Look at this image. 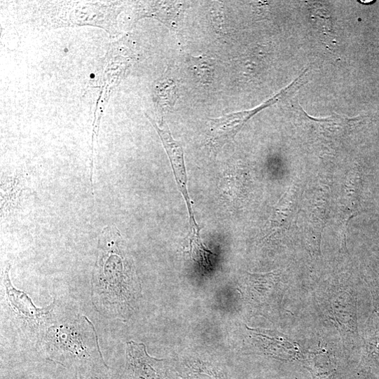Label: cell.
<instances>
[{
  "mask_svg": "<svg viewBox=\"0 0 379 379\" xmlns=\"http://www.w3.org/2000/svg\"><path fill=\"white\" fill-rule=\"evenodd\" d=\"M127 261L118 230L106 228L100 237L93 273L92 301L98 311L109 318L122 315L131 298Z\"/></svg>",
  "mask_w": 379,
  "mask_h": 379,
  "instance_id": "6da1fadb",
  "label": "cell"
},
{
  "mask_svg": "<svg viewBox=\"0 0 379 379\" xmlns=\"http://www.w3.org/2000/svg\"><path fill=\"white\" fill-rule=\"evenodd\" d=\"M46 345L50 357L64 365L106 366L94 324L85 316L48 329Z\"/></svg>",
  "mask_w": 379,
  "mask_h": 379,
  "instance_id": "7a4b0ae2",
  "label": "cell"
},
{
  "mask_svg": "<svg viewBox=\"0 0 379 379\" xmlns=\"http://www.w3.org/2000/svg\"><path fill=\"white\" fill-rule=\"evenodd\" d=\"M297 88L298 85L294 83L282 92L255 109L234 113L219 118L210 120L208 130V144L210 148L215 151L220 150L235 138L246 122L252 116L263 109L276 103L281 97Z\"/></svg>",
  "mask_w": 379,
  "mask_h": 379,
  "instance_id": "3957f363",
  "label": "cell"
},
{
  "mask_svg": "<svg viewBox=\"0 0 379 379\" xmlns=\"http://www.w3.org/2000/svg\"><path fill=\"white\" fill-rule=\"evenodd\" d=\"M127 364L125 379H170L165 359L151 357L144 343H127Z\"/></svg>",
  "mask_w": 379,
  "mask_h": 379,
  "instance_id": "277c9868",
  "label": "cell"
},
{
  "mask_svg": "<svg viewBox=\"0 0 379 379\" xmlns=\"http://www.w3.org/2000/svg\"><path fill=\"white\" fill-rule=\"evenodd\" d=\"M11 268V265H8L4 273V285L11 307L20 317L34 325L48 322L54 308V303L46 308H37L25 292L18 290L13 285L10 277Z\"/></svg>",
  "mask_w": 379,
  "mask_h": 379,
  "instance_id": "5b68a950",
  "label": "cell"
},
{
  "mask_svg": "<svg viewBox=\"0 0 379 379\" xmlns=\"http://www.w3.org/2000/svg\"><path fill=\"white\" fill-rule=\"evenodd\" d=\"M149 119L153 123L154 128L160 135L170 159L179 190L185 198L186 204L188 205L191 216L190 219H194L195 217L193 216L192 207L190 202L191 200L187 190V179L183 149L179 143L172 138L167 126L160 128L151 118H149Z\"/></svg>",
  "mask_w": 379,
  "mask_h": 379,
  "instance_id": "8992f818",
  "label": "cell"
},
{
  "mask_svg": "<svg viewBox=\"0 0 379 379\" xmlns=\"http://www.w3.org/2000/svg\"><path fill=\"white\" fill-rule=\"evenodd\" d=\"M191 65L195 76L204 84L212 81L214 73V61L206 57L192 58Z\"/></svg>",
  "mask_w": 379,
  "mask_h": 379,
  "instance_id": "52a82bcc",
  "label": "cell"
},
{
  "mask_svg": "<svg viewBox=\"0 0 379 379\" xmlns=\"http://www.w3.org/2000/svg\"><path fill=\"white\" fill-rule=\"evenodd\" d=\"M212 252L204 245L200 235L190 236V255L194 261L205 266Z\"/></svg>",
  "mask_w": 379,
  "mask_h": 379,
  "instance_id": "ba28073f",
  "label": "cell"
},
{
  "mask_svg": "<svg viewBox=\"0 0 379 379\" xmlns=\"http://www.w3.org/2000/svg\"><path fill=\"white\" fill-rule=\"evenodd\" d=\"M90 78H91L92 79V78H95V74H91Z\"/></svg>",
  "mask_w": 379,
  "mask_h": 379,
  "instance_id": "9c48e42d",
  "label": "cell"
},
{
  "mask_svg": "<svg viewBox=\"0 0 379 379\" xmlns=\"http://www.w3.org/2000/svg\"><path fill=\"white\" fill-rule=\"evenodd\" d=\"M69 51V50L68 48H65V49H64V52H65V53H68Z\"/></svg>",
  "mask_w": 379,
  "mask_h": 379,
  "instance_id": "30bf717a",
  "label": "cell"
}]
</instances>
